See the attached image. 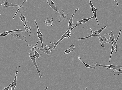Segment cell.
I'll return each mask as SVG.
<instances>
[{
	"label": "cell",
	"mask_w": 122,
	"mask_h": 90,
	"mask_svg": "<svg viewBox=\"0 0 122 90\" xmlns=\"http://www.w3.org/2000/svg\"><path fill=\"white\" fill-rule=\"evenodd\" d=\"M40 41V40H39L34 46H32L31 45L29 44H27V46L32 47V48L30 50V52L28 53L29 56L30 57L31 60L32 61L33 64L36 68L37 70V72L38 74L39 78H41L42 77V75L39 69L38 65L37 64L36 60V58L35 57V54H34V50H35V47H36L37 45H38L39 41Z\"/></svg>",
	"instance_id": "obj_1"
},
{
	"label": "cell",
	"mask_w": 122,
	"mask_h": 90,
	"mask_svg": "<svg viewBox=\"0 0 122 90\" xmlns=\"http://www.w3.org/2000/svg\"><path fill=\"white\" fill-rule=\"evenodd\" d=\"M83 24V23L80 22H77L76 25L75 26H74L72 28L68 30L63 34L61 37L58 40V41L55 43L54 47L53 48V50H54L56 47L59 44L61 41L63 39L65 38H67L69 39L70 38L71 36V32L73 29L75 28V27L79 26L81 24Z\"/></svg>",
	"instance_id": "obj_2"
},
{
	"label": "cell",
	"mask_w": 122,
	"mask_h": 90,
	"mask_svg": "<svg viewBox=\"0 0 122 90\" xmlns=\"http://www.w3.org/2000/svg\"><path fill=\"white\" fill-rule=\"evenodd\" d=\"M55 43L54 42H50V44L48 45H45V48L43 49H41L39 48L38 47H35V48L38 49L42 52L45 53L47 54L48 55H51V52L54 51L53 50L54 47Z\"/></svg>",
	"instance_id": "obj_3"
},
{
	"label": "cell",
	"mask_w": 122,
	"mask_h": 90,
	"mask_svg": "<svg viewBox=\"0 0 122 90\" xmlns=\"http://www.w3.org/2000/svg\"><path fill=\"white\" fill-rule=\"evenodd\" d=\"M0 6L5 8H7L10 7H20L19 9L17 10V12H16L14 17L12 18V20L14 19V18H15L16 15H17L19 11V10L20 9V8H22V7L21 6V5L15 4L14 3H12L9 1L7 0L1 2L0 3Z\"/></svg>",
	"instance_id": "obj_4"
},
{
	"label": "cell",
	"mask_w": 122,
	"mask_h": 90,
	"mask_svg": "<svg viewBox=\"0 0 122 90\" xmlns=\"http://www.w3.org/2000/svg\"><path fill=\"white\" fill-rule=\"evenodd\" d=\"M110 36L111 34H110L107 33H106L104 36L100 35L97 37L99 39V41L100 44H101V46L103 48H104V45L105 43H110L112 44H113L108 41V39L110 38Z\"/></svg>",
	"instance_id": "obj_5"
},
{
	"label": "cell",
	"mask_w": 122,
	"mask_h": 90,
	"mask_svg": "<svg viewBox=\"0 0 122 90\" xmlns=\"http://www.w3.org/2000/svg\"><path fill=\"white\" fill-rule=\"evenodd\" d=\"M92 65H95L97 67L102 68L104 67L107 68L108 69L109 68L111 69H113L115 70H120L119 68H122V66H117L116 65L111 64L110 65H105L100 64L97 62H93Z\"/></svg>",
	"instance_id": "obj_6"
},
{
	"label": "cell",
	"mask_w": 122,
	"mask_h": 90,
	"mask_svg": "<svg viewBox=\"0 0 122 90\" xmlns=\"http://www.w3.org/2000/svg\"><path fill=\"white\" fill-rule=\"evenodd\" d=\"M108 26V25H106L104 26V27L102 28L101 29H100V30H99L98 31L97 30L94 32H93L92 31L91 28H90V30L92 33V34L91 35H90L88 36L85 37L81 38H78L77 40L79 41V40H81L85 39H88L93 36H97V37L99 36V35L100 33L101 32H102L103 30H104V29H106V27L107 26Z\"/></svg>",
	"instance_id": "obj_7"
},
{
	"label": "cell",
	"mask_w": 122,
	"mask_h": 90,
	"mask_svg": "<svg viewBox=\"0 0 122 90\" xmlns=\"http://www.w3.org/2000/svg\"><path fill=\"white\" fill-rule=\"evenodd\" d=\"M10 35L14 37V38L17 40H20L24 41L27 43V41L26 40L25 38H27V37L24 36L23 34L21 33H11L9 34Z\"/></svg>",
	"instance_id": "obj_8"
},
{
	"label": "cell",
	"mask_w": 122,
	"mask_h": 90,
	"mask_svg": "<svg viewBox=\"0 0 122 90\" xmlns=\"http://www.w3.org/2000/svg\"><path fill=\"white\" fill-rule=\"evenodd\" d=\"M122 32V31L121 29L120 30V32H119L118 35L117 37V38L116 39L115 43L113 44V46H112V49H111V53L110 56V57L109 61V63H110V62L111 57V56H112V54L114 51V50L116 49V50L115 53L117 52H118L117 50V44L116 43L117 42L118 40V39L119 37V36H120L121 33Z\"/></svg>",
	"instance_id": "obj_9"
},
{
	"label": "cell",
	"mask_w": 122,
	"mask_h": 90,
	"mask_svg": "<svg viewBox=\"0 0 122 90\" xmlns=\"http://www.w3.org/2000/svg\"><path fill=\"white\" fill-rule=\"evenodd\" d=\"M34 22L36 24L37 28V34L38 36V38L40 40L41 45V47L42 49L44 48V46L43 41H42V38H43V36H42V33L40 31L38 27V24L37 23L36 20V19H34Z\"/></svg>",
	"instance_id": "obj_10"
},
{
	"label": "cell",
	"mask_w": 122,
	"mask_h": 90,
	"mask_svg": "<svg viewBox=\"0 0 122 90\" xmlns=\"http://www.w3.org/2000/svg\"><path fill=\"white\" fill-rule=\"evenodd\" d=\"M90 6L92 9V12L93 14V15L94 16L96 20L98 25H99V23L98 22L97 17L96 14L97 12V9H96L94 6V5L92 3L91 0H89Z\"/></svg>",
	"instance_id": "obj_11"
},
{
	"label": "cell",
	"mask_w": 122,
	"mask_h": 90,
	"mask_svg": "<svg viewBox=\"0 0 122 90\" xmlns=\"http://www.w3.org/2000/svg\"><path fill=\"white\" fill-rule=\"evenodd\" d=\"M62 12L60 13L59 20L58 22H63L68 18V13L65 12L63 9H61Z\"/></svg>",
	"instance_id": "obj_12"
},
{
	"label": "cell",
	"mask_w": 122,
	"mask_h": 90,
	"mask_svg": "<svg viewBox=\"0 0 122 90\" xmlns=\"http://www.w3.org/2000/svg\"><path fill=\"white\" fill-rule=\"evenodd\" d=\"M79 9L78 8H77V9L74 11L73 14L70 18L68 24V29H70L74 27V23L73 22V19L74 16L76 14L78 10Z\"/></svg>",
	"instance_id": "obj_13"
},
{
	"label": "cell",
	"mask_w": 122,
	"mask_h": 90,
	"mask_svg": "<svg viewBox=\"0 0 122 90\" xmlns=\"http://www.w3.org/2000/svg\"><path fill=\"white\" fill-rule=\"evenodd\" d=\"M47 0V4L51 7L52 9L57 12L59 13L60 14V13L58 10L54 2L52 0Z\"/></svg>",
	"instance_id": "obj_14"
},
{
	"label": "cell",
	"mask_w": 122,
	"mask_h": 90,
	"mask_svg": "<svg viewBox=\"0 0 122 90\" xmlns=\"http://www.w3.org/2000/svg\"><path fill=\"white\" fill-rule=\"evenodd\" d=\"M25 30H23L20 29H17L14 30L10 31H4V32L0 34V36L5 37L9 35V34L15 32L21 31L22 32H25Z\"/></svg>",
	"instance_id": "obj_15"
},
{
	"label": "cell",
	"mask_w": 122,
	"mask_h": 90,
	"mask_svg": "<svg viewBox=\"0 0 122 90\" xmlns=\"http://www.w3.org/2000/svg\"><path fill=\"white\" fill-rule=\"evenodd\" d=\"M18 71H16L15 73V79L14 81L12 83L11 86L10 87H11V90H14L16 86H17V78L18 77L17 74L18 72Z\"/></svg>",
	"instance_id": "obj_16"
},
{
	"label": "cell",
	"mask_w": 122,
	"mask_h": 90,
	"mask_svg": "<svg viewBox=\"0 0 122 90\" xmlns=\"http://www.w3.org/2000/svg\"><path fill=\"white\" fill-rule=\"evenodd\" d=\"M53 22V18H48L44 21V23L46 26H52V23Z\"/></svg>",
	"instance_id": "obj_17"
},
{
	"label": "cell",
	"mask_w": 122,
	"mask_h": 90,
	"mask_svg": "<svg viewBox=\"0 0 122 90\" xmlns=\"http://www.w3.org/2000/svg\"><path fill=\"white\" fill-rule=\"evenodd\" d=\"M19 14L20 15V18L21 21L23 25L24 26L26 24H27L28 23L27 21L26 20V18L23 15L22 12L19 11Z\"/></svg>",
	"instance_id": "obj_18"
},
{
	"label": "cell",
	"mask_w": 122,
	"mask_h": 90,
	"mask_svg": "<svg viewBox=\"0 0 122 90\" xmlns=\"http://www.w3.org/2000/svg\"><path fill=\"white\" fill-rule=\"evenodd\" d=\"M24 27L25 29V33L26 34L30 37V36L31 34V27H28L27 24H26L24 25Z\"/></svg>",
	"instance_id": "obj_19"
},
{
	"label": "cell",
	"mask_w": 122,
	"mask_h": 90,
	"mask_svg": "<svg viewBox=\"0 0 122 90\" xmlns=\"http://www.w3.org/2000/svg\"><path fill=\"white\" fill-rule=\"evenodd\" d=\"M75 49V46L73 44L69 46V49L64 50L65 53L63 54L62 55L68 54L70 53V52L73 51Z\"/></svg>",
	"instance_id": "obj_20"
},
{
	"label": "cell",
	"mask_w": 122,
	"mask_h": 90,
	"mask_svg": "<svg viewBox=\"0 0 122 90\" xmlns=\"http://www.w3.org/2000/svg\"><path fill=\"white\" fill-rule=\"evenodd\" d=\"M108 41L111 43H115L116 40H115L114 36L113 31V30L111 31V34L110 36L108 39Z\"/></svg>",
	"instance_id": "obj_21"
},
{
	"label": "cell",
	"mask_w": 122,
	"mask_h": 90,
	"mask_svg": "<svg viewBox=\"0 0 122 90\" xmlns=\"http://www.w3.org/2000/svg\"><path fill=\"white\" fill-rule=\"evenodd\" d=\"M78 59L80 60L81 62L83 63L85 67L87 68H89L93 69H95V67H94V66L92 65H90L88 64H87L86 63L84 62L82 60L81 58L79 56L78 57Z\"/></svg>",
	"instance_id": "obj_22"
},
{
	"label": "cell",
	"mask_w": 122,
	"mask_h": 90,
	"mask_svg": "<svg viewBox=\"0 0 122 90\" xmlns=\"http://www.w3.org/2000/svg\"><path fill=\"white\" fill-rule=\"evenodd\" d=\"M94 17H95V16L93 15V16L92 17L81 20L78 21V22H81L83 23H86L87 22H88V21L89 20H90L92 19V18H94Z\"/></svg>",
	"instance_id": "obj_23"
},
{
	"label": "cell",
	"mask_w": 122,
	"mask_h": 90,
	"mask_svg": "<svg viewBox=\"0 0 122 90\" xmlns=\"http://www.w3.org/2000/svg\"><path fill=\"white\" fill-rule=\"evenodd\" d=\"M34 54H35L36 58L38 59H39V58L41 57V55H42L41 53L39 54L36 51L35 49L34 50Z\"/></svg>",
	"instance_id": "obj_24"
},
{
	"label": "cell",
	"mask_w": 122,
	"mask_h": 90,
	"mask_svg": "<svg viewBox=\"0 0 122 90\" xmlns=\"http://www.w3.org/2000/svg\"><path fill=\"white\" fill-rule=\"evenodd\" d=\"M111 72L113 73L114 75H119L120 74H122V71H115L114 70L111 71Z\"/></svg>",
	"instance_id": "obj_25"
},
{
	"label": "cell",
	"mask_w": 122,
	"mask_h": 90,
	"mask_svg": "<svg viewBox=\"0 0 122 90\" xmlns=\"http://www.w3.org/2000/svg\"><path fill=\"white\" fill-rule=\"evenodd\" d=\"M27 0H24L23 1L22 4L21 5V6L22 7L23 10L24 11H25V12H26L27 11V8L26 7L23 6V5L26 2H27Z\"/></svg>",
	"instance_id": "obj_26"
},
{
	"label": "cell",
	"mask_w": 122,
	"mask_h": 90,
	"mask_svg": "<svg viewBox=\"0 0 122 90\" xmlns=\"http://www.w3.org/2000/svg\"><path fill=\"white\" fill-rule=\"evenodd\" d=\"M11 84L12 83H10L8 86L6 87V88H5L3 89V90H9V88L10 86L11 85Z\"/></svg>",
	"instance_id": "obj_27"
},
{
	"label": "cell",
	"mask_w": 122,
	"mask_h": 90,
	"mask_svg": "<svg viewBox=\"0 0 122 90\" xmlns=\"http://www.w3.org/2000/svg\"><path fill=\"white\" fill-rule=\"evenodd\" d=\"M114 1L117 3V6H118L119 5V4L118 3V1H116V0H114Z\"/></svg>",
	"instance_id": "obj_28"
},
{
	"label": "cell",
	"mask_w": 122,
	"mask_h": 90,
	"mask_svg": "<svg viewBox=\"0 0 122 90\" xmlns=\"http://www.w3.org/2000/svg\"><path fill=\"white\" fill-rule=\"evenodd\" d=\"M114 71H122V70H114Z\"/></svg>",
	"instance_id": "obj_29"
},
{
	"label": "cell",
	"mask_w": 122,
	"mask_h": 90,
	"mask_svg": "<svg viewBox=\"0 0 122 90\" xmlns=\"http://www.w3.org/2000/svg\"><path fill=\"white\" fill-rule=\"evenodd\" d=\"M47 88H48V87H46V88H45V90H47Z\"/></svg>",
	"instance_id": "obj_30"
},
{
	"label": "cell",
	"mask_w": 122,
	"mask_h": 90,
	"mask_svg": "<svg viewBox=\"0 0 122 90\" xmlns=\"http://www.w3.org/2000/svg\"><path fill=\"white\" fill-rule=\"evenodd\" d=\"M86 90H87V88H86Z\"/></svg>",
	"instance_id": "obj_31"
}]
</instances>
